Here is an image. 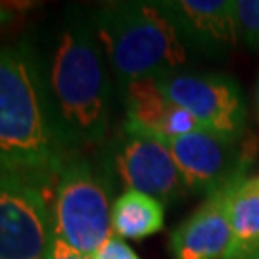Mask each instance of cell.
I'll return each instance as SVG.
<instances>
[{
    "mask_svg": "<svg viewBox=\"0 0 259 259\" xmlns=\"http://www.w3.org/2000/svg\"><path fill=\"white\" fill-rule=\"evenodd\" d=\"M64 157L40 60L25 42L0 47V171L48 185Z\"/></svg>",
    "mask_w": 259,
    "mask_h": 259,
    "instance_id": "6da1fadb",
    "label": "cell"
},
{
    "mask_svg": "<svg viewBox=\"0 0 259 259\" xmlns=\"http://www.w3.org/2000/svg\"><path fill=\"white\" fill-rule=\"evenodd\" d=\"M42 71L65 154L100 144L110 129L111 83L93 23L65 21Z\"/></svg>",
    "mask_w": 259,
    "mask_h": 259,
    "instance_id": "7a4b0ae2",
    "label": "cell"
},
{
    "mask_svg": "<svg viewBox=\"0 0 259 259\" xmlns=\"http://www.w3.org/2000/svg\"><path fill=\"white\" fill-rule=\"evenodd\" d=\"M94 35L123 87L157 73L181 69L188 48L159 2H108L94 10Z\"/></svg>",
    "mask_w": 259,
    "mask_h": 259,
    "instance_id": "3957f363",
    "label": "cell"
},
{
    "mask_svg": "<svg viewBox=\"0 0 259 259\" xmlns=\"http://www.w3.org/2000/svg\"><path fill=\"white\" fill-rule=\"evenodd\" d=\"M110 175L87 156L69 152L56 177L54 232L91 257L113 236Z\"/></svg>",
    "mask_w": 259,
    "mask_h": 259,
    "instance_id": "277c9868",
    "label": "cell"
},
{
    "mask_svg": "<svg viewBox=\"0 0 259 259\" xmlns=\"http://www.w3.org/2000/svg\"><path fill=\"white\" fill-rule=\"evenodd\" d=\"M159 140L169 148L188 190L205 198L248 179L255 159L253 140L231 139L207 129Z\"/></svg>",
    "mask_w": 259,
    "mask_h": 259,
    "instance_id": "5b68a950",
    "label": "cell"
},
{
    "mask_svg": "<svg viewBox=\"0 0 259 259\" xmlns=\"http://www.w3.org/2000/svg\"><path fill=\"white\" fill-rule=\"evenodd\" d=\"M106 169L125 185V190H139L163 205L181 202L190 192L165 144L129 123H123L108 146Z\"/></svg>",
    "mask_w": 259,
    "mask_h": 259,
    "instance_id": "8992f818",
    "label": "cell"
},
{
    "mask_svg": "<svg viewBox=\"0 0 259 259\" xmlns=\"http://www.w3.org/2000/svg\"><path fill=\"white\" fill-rule=\"evenodd\" d=\"M47 188L0 171V259H47L54 229Z\"/></svg>",
    "mask_w": 259,
    "mask_h": 259,
    "instance_id": "52a82bcc",
    "label": "cell"
},
{
    "mask_svg": "<svg viewBox=\"0 0 259 259\" xmlns=\"http://www.w3.org/2000/svg\"><path fill=\"white\" fill-rule=\"evenodd\" d=\"M154 79L159 91L194 115L204 129L231 139H244L248 110L240 84L231 75L175 69L154 75Z\"/></svg>",
    "mask_w": 259,
    "mask_h": 259,
    "instance_id": "ba28073f",
    "label": "cell"
},
{
    "mask_svg": "<svg viewBox=\"0 0 259 259\" xmlns=\"http://www.w3.org/2000/svg\"><path fill=\"white\" fill-rule=\"evenodd\" d=\"M185 47L196 54L221 58L236 40L234 0H161Z\"/></svg>",
    "mask_w": 259,
    "mask_h": 259,
    "instance_id": "9c48e42d",
    "label": "cell"
},
{
    "mask_svg": "<svg viewBox=\"0 0 259 259\" xmlns=\"http://www.w3.org/2000/svg\"><path fill=\"white\" fill-rule=\"evenodd\" d=\"M246 181V179H244ZM242 183V181H240ZM238 185V183H236ZM236 185L207 196L204 204L177 227L169 236L173 259H225L231 250L232 231L229 198Z\"/></svg>",
    "mask_w": 259,
    "mask_h": 259,
    "instance_id": "30bf717a",
    "label": "cell"
},
{
    "mask_svg": "<svg viewBox=\"0 0 259 259\" xmlns=\"http://www.w3.org/2000/svg\"><path fill=\"white\" fill-rule=\"evenodd\" d=\"M125 89V115L131 127L156 139H171L204 129L194 115L173 104L159 91L154 77L129 83Z\"/></svg>",
    "mask_w": 259,
    "mask_h": 259,
    "instance_id": "8fae6325",
    "label": "cell"
},
{
    "mask_svg": "<svg viewBox=\"0 0 259 259\" xmlns=\"http://www.w3.org/2000/svg\"><path fill=\"white\" fill-rule=\"evenodd\" d=\"M165 205L139 190H123L111 205V232L123 240H144L165 225Z\"/></svg>",
    "mask_w": 259,
    "mask_h": 259,
    "instance_id": "7c38bea8",
    "label": "cell"
},
{
    "mask_svg": "<svg viewBox=\"0 0 259 259\" xmlns=\"http://www.w3.org/2000/svg\"><path fill=\"white\" fill-rule=\"evenodd\" d=\"M232 244L225 259H246L259 248V183L246 179L231 190L229 198Z\"/></svg>",
    "mask_w": 259,
    "mask_h": 259,
    "instance_id": "4fadbf2b",
    "label": "cell"
},
{
    "mask_svg": "<svg viewBox=\"0 0 259 259\" xmlns=\"http://www.w3.org/2000/svg\"><path fill=\"white\" fill-rule=\"evenodd\" d=\"M234 19L238 38L259 52V0H234Z\"/></svg>",
    "mask_w": 259,
    "mask_h": 259,
    "instance_id": "5bb4252c",
    "label": "cell"
},
{
    "mask_svg": "<svg viewBox=\"0 0 259 259\" xmlns=\"http://www.w3.org/2000/svg\"><path fill=\"white\" fill-rule=\"evenodd\" d=\"M94 259H140V257L123 238L113 234L110 240L98 250Z\"/></svg>",
    "mask_w": 259,
    "mask_h": 259,
    "instance_id": "9a60e30c",
    "label": "cell"
},
{
    "mask_svg": "<svg viewBox=\"0 0 259 259\" xmlns=\"http://www.w3.org/2000/svg\"><path fill=\"white\" fill-rule=\"evenodd\" d=\"M47 259H94L91 255H84L79 250H75L73 246H69L64 238H60L52 229V238L47 251Z\"/></svg>",
    "mask_w": 259,
    "mask_h": 259,
    "instance_id": "2e32d148",
    "label": "cell"
},
{
    "mask_svg": "<svg viewBox=\"0 0 259 259\" xmlns=\"http://www.w3.org/2000/svg\"><path fill=\"white\" fill-rule=\"evenodd\" d=\"M10 19H12V14H10L8 10L0 4V25H4V23H6V21H10Z\"/></svg>",
    "mask_w": 259,
    "mask_h": 259,
    "instance_id": "e0dca14e",
    "label": "cell"
},
{
    "mask_svg": "<svg viewBox=\"0 0 259 259\" xmlns=\"http://www.w3.org/2000/svg\"><path fill=\"white\" fill-rule=\"evenodd\" d=\"M255 110H257V121H259V79L255 84Z\"/></svg>",
    "mask_w": 259,
    "mask_h": 259,
    "instance_id": "ac0fdd59",
    "label": "cell"
},
{
    "mask_svg": "<svg viewBox=\"0 0 259 259\" xmlns=\"http://www.w3.org/2000/svg\"><path fill=\"white\" fill-rule=\"evenodd\" d=\"M246 259H259V248L255 251H253V253H250V255H248Z\"/></svg>",
    "mask_w": 259,
    "mask_h": 259,
    "instance_id": "d6986e66",
    "label": "cell"
},
{
    "mask_svg": "<svg viewBox=\"0 0 259 259\" xmlns=\"http://www.w3.org/2000/svg\"><path fill=\"white\" fill-rule=\"evenodd\" d=\"M257 183H259V177H257Z\"/></svg>",
    "mask_w": 259,
    "mask_h": 259,
    "instance_id": "ffe728a7",
    "label": "cell"
}]
</instances>
